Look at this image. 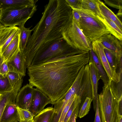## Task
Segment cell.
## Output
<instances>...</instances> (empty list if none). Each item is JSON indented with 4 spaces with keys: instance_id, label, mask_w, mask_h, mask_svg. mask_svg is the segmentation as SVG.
Listing matches in <instances>:
<instances>
[{
    "instance_id": "6da1fadb",
    "label": "cell",
    "mask_w": 122,
    "mask_h": 122,
    "mask_svg": "<svg viewBox=\"0 0 122 122\" xmlns=\"http://www.w3.org/2000/svg\"><path fill=\"white\" fill-rule=\"evenodd\" d=\"M89 60V52H85L30 66L27 68L29 84L46 94L52 105L67 92Z\"/></svg>"
},
{
    "instance_id": "7a4b0ae2",
    "label": "cell",
    "mask_w": 122,
    "mask_h": 122,
    "mask_svg": "<svg viewBox=\"0 0 122 122\" xmlns=\"http://www.w3.org/2000/svg\"><path fill=\"white\" fill-rule=\"evenodd\" d=\"M72 9L65 0H50L44 6L39 22L23 52L27 68L34 56L62 38L63 32L72 19Z\"/></svg>"
},
{
    "instance_id": "3957f363",
    "label": "cell",
    "mask_w": 122,
    "mask_h": 122,
    "mask_svg": "<svg viewBox=\"0 0 122 122\" xmlns=\"http://www.w3.org/2000/svg\"><path fill=\"white\" fill-rule=\"evenodd\" d=\"M73 10L80 13V19L79 27L91 43L102 36L110 33L104 24L92 12L82 8Z\"/></svg>"
},
{
    "instance_id": "277c9868",
    "label": "cell",
    "mask_w": 122,
    "mask_h": 122,
    "mask_svg": "<svg viewBox=\"0 0 122 122\" xmlns=\"http://www.w3.org/2000/svg\"><path fill=\"white\" fill-rule=\"evenodd\" d=\"M98 95L102 122H119L122 115L120 113L118 101L113 95L110 85H104L102 91Z\"/></svg>"
},
{
    "instance_id": "5b68a950",
    "label": "cell",
    "mask_w": 122,
    "mask_h": 122,
    "mask_svg": "<svg viewBox=\"0 0 122 122\" xmlns=\"http://www.w3.org/2000/svg\"><path fill=\"white\" fill-rule=\"evenodd\" d=\"M84 52L73 48L62 38L53 42L45 50L35 55L30 66L40 64L55 58L66 57Z\"/></svg>"
},
{
    "instance_id": "8992f818",
    "label": "cell",
    "mask_w": 122,
    "mask_h": 122,
    "mask_svg": "<svg viewBox=\"0 0 122 122\" xmlns=\"http://www.w3.org/2000/svg\"><path fill=\"white\" fill-rule=\"evenodd\" d=\"M36 5L29 7H9L2 8L0 22L6 27H19L25 24L37 10Z\"/></svg>"
},
{
    "instance_id": "52a82bcc",
    "label": "cell",
    "mask_w": 122,
    "mask_h": 122,
    "mask_svg": "<svg viewBox=\"0 0 122 122\" xmlns=\"http://www.w3.org/2000/svg\"><path fill=\"white\" fill-rule=\"evenodd\" d=\"M62 38L73 48L85 52L92 49V43L85 36L73 18L64 30Z\"/></svg>"
},
{
    "instance_id": "ba28073f",
    "label": "cell",
    "mask_w": 122,
    "mask_h": 122,
    "mask_svg": "<svg viewBox=\"0 0 122 122\" xmlns=\"http://www.w3.org/2000/svg\"><path fill=\"white\" fill-rule=\"evenodd\" d=\"M92 49L95 52L105 70L109 79V84L112 81L116 82L119 81L122 76H119L114 72L110 66L104 51L103 46L98 40L92 43Z\"/></svg>"
},
{
    "instance_id": "9c48e42d",
    "label": "cell",
    "mask_w": 122,
    "mask_h": 122,
    "mask_svg": "<svg viewBox=\"0 0 122 122\" xmlns=\"http://www.w3.org/2000/svg\"><path fill=\"white\" fill-rule=\"evenodd\" d=\"M51 103L50 99L46 94L34 88L32 102L28 110L35 116L44 109L46 105Z\"/></svg>"
},
{
    "instance_id": "30bf717a",
    "label": "cell",
    "mask_w": 122,
    "mask_h": 122,
    "mask_svg": "<svg viewBox=\"0 0 122 122\" xmlns=\"http://www.w3.org/2000/svg\"><path fill=\"white\" fill-rule=\"evenodd\" d=\"M34 88L27 84L20 88L16 97L15 104L22 109L28 110L31 104Z\"/></svg>"
},
{
    "instance_id": "8fae6325",
    "label": "cell",
    "mask_w": 122,
    "mask_h": 122,
    "mask_svg": "<svg viewBox=\"0 0 122 122\" xmlns=\"http://www.w3.org/2000/svg\"><path fill=\"white\" fill-rule=\"evenodd\" d=\"M7 64L9 72L17 73L22 77L25 76L27 67L25 59L23 52L20 51Z\"/></svg>"
},
{
    "instance_id": "7c38bea8",
    "label": "cell",
    "mask_w": 122,
    "mask_h": 122,
    "mask_svg": "<svg viewBox=\"0 0 122 122\" xmlns=\"http://www.w3.org/2000/svg\"><path fill=\"white\" fill-rule=\"evenodd\" d=\"M20 33L19 27L16 26L6 27L0 32L1 55L12 40Z\"/></svg>"
},
{
    "instance_id": "4fadbf2b",
    "label": "cell",
    "mask_w": 122,
    "mask_h": 122,
    "mask_svg": "<svg viewBox=\"0 0 122 122\" xmlns=\"http://www.w3.org/2000/svg\"><path fill=\"white\" fill-rule=\"evenodd\" d=\"M106 48L117 55L122 56V43L121 41L110 33L104 35L98 40Z\"/></svg>"
},
{
    "instance_id": "5bb4252c",
    "label": "cell",
    "mask_w": 122,
    "mask_h": 122,
    "mask_svg": "<svg viewBox=\"0 0 122 122\" xmlns=\"http://www.w3.org/2000/svg\"><path fill=\"white\" fill-rule=\"evenodd\" d=\"M23 81L22 78L15 84L11 90L1 95L0 110L4 111L5 106L10 104H15L17 96L20 89Z\"/></svg>"
},
{
    "instance_id": "9a60e30c",
    "label": "cell",
    "mask_w": 122,
    "mask_h": 122,
    "mask_svg": "<svg viewBox=\"0 0 122 122\" xmlns=\"http://www.w3.org/2000/svg\"><path fill=\"white\" fill-rule=\"evenodd\" d=\"M88 64L92 92V101L94 110H96L97 102L98 101V82L100 79L97 71L93 62L89 60Z\"/></svg>"
},
{
    "instance_id": "2e32d148",
    "label": "cell",
    "mask_w": 122,
    "mask_h": 122,
    "mask_svg": "<svg viewBox=\"0 0 122 122\" xmlns=\"http://www.w3.org/2000/svg\"><path fill=\"white\" fill-rule=\"evenodd\" d=\"M20 33L17 35L12 40L1 55L4 62H7L13 58L20 51Z\"/></svg>"
},
{
    "instance_id": "e0dca14e",
    "label": "cell",
    "mask_w": 122,
    "mask_h": 122,
    "mask_svg": "<svg viewBox=\"0 0 122 122\" xmlns=\"http://www.w3.org/2000/svg\"><path fill=\"white\" fill-rule=\"evenodd\" d=\"M19 119L15 104L6 106L2 113L0 122H19Z\"/></svg>"
},
{
    "instance_id": "ac0fdd59",
    "label": "cell",
    "mask_w": 122,
    "mask_h": 122,
    "mask_svg": "<svg viewBox=\"0 0 122 122\" xmlns=\"http://www.w3.org/2000/svg\"><path fill=\"white\" fill-rule=\"evenodd\" d=\"M37 1L34 0H0V8L28 7L35 5Z\"/></svg>"
},
{
    "instance_id": "d6986e66",
    "label": "cell",
    "mask_w": 122,
    "mask_h": 122,
    "mask_svg": "<svg viewBox=\"0 0 122 122\" xmlns=\"http://www.w3.org/2000/svg\"><path fill=\"white\" fill-rule=\"evenodd\" d=\"M103 46L104 52L110 66L113 70L118 74L117 69L119 72L122 64V56H118L114 52Z\"/></svg>"
},
{
    "instance_id": "ffe728a7",
    "label": "cell",
    "mask_w": 122,
    "mask_h": 122,
    "mask_svg": "<svg viewBox=\"0 0 122 122\" xmlns=\"http://www.w3.org/2000/svg\"><path fill=\"white\" fill-rule=\"evenodd\" d=\"M89 52L90 60L94 64L97 71L100 79L102 80L104 85L108 84L109 79L97 55L92 49L90 50Z\"/></svg>"
},
{
    "instance_id": "44dd1931",
    "label": "cell",
    "mask_w": 122,
    "mask_h": 122,
    "mask_svg": "<svg viewBox=\"0 0 122 122\" xmlns=\"http://www.w3.org/2000/svg\"><path fill=\"white\" fill-rule=\"evenodd\" d=\"M97 0L98 6L103 17L111 19L122 30V22L117 15L107 7L102 1L99 0Z\"/></svg>"
},
{
    "instance_id": "7402d4cb",
    "label": "cell",
    "mask_w": 122,
    "mask_h": 122,
    "mask_svg": "<svg viewBox=\"0 0 122 122\" xmlns=\"http://www.w3.org/2000/svg\"><path fill=\"white\" fill-rule=\"evenodd\" d=\"M98 17L106 27L110 33L122 41V30L117 25L109 18L104 17L103 19H102Z\"/></svg>"
},
{
    "instance_id": "603a6c76",
    "label": "cell",
    "mask_w": 122,
    "mask_h": 122,
    "mask_svg": "<svg viewBox=\"0 0 122 122\" xmlns=\"http://www.w3.org/2000/svg\"><path fill=\"white\" fill-rule=\"evenodd\" d=\"M20 33V51L23 52L25 49L28 40L31 36V33L32 31L30 28H26L24 25H22L19 27Z\"/></svg>"
},
{
    "instance_id": "cb8c5ba5",
    "label": "cell",
    "mask_w": 122,
    "mask_h": 122,
    "mask_svg": "<svg viewBox=\"0 0 122 122\" xmlns=\"http://www.w3.org/2000/svg\"><path fill=\"white\" fill-rule=\"evenodd\" d=\"M81 5L82 9L90 10L99 18H104L98 6L97 0H82Z\"/></svg>"
},
{
    "instance_id": "d4e9b609",
    "label": "cell",
    "mask_w": 122,
    "mask_h": 122,
    "mask_svg": "<svg viewBox=\"0 0 122 122\" xmlns=\"http://www.w3.org/2000/svg\"><path fill=\"white\" fill-rule=\"evenodd\" d=\"M54 110L52 107L44 109L34 117V121L35 122H49Z\"/></svg>"
},
{
    "instance_id": "484cf974",
    "label": "cell",
    "mask_w": 122,
    "mask_h": 122,
    "mask_svg": "<svg viewBox=\"0 0 122 122\" xmlns=\"http://www.w3.org/2000/svg\"><path fill=\"white\" fill-rule=\"evenodd\" d=\"M19 122H28L33 120L34 115L28 110L22 109L16 106Z\"/></svg>"
},
{
    "instance_id": "4316f807",
    "label": "cell",
    "mask_w": 122,
    "mask_h": 122,
    "mask_svg": "<svg viewBox=\"0 0 122 122\" xmlns=\"http://www.w3.org/2000/svg\"><path fill=\"white\" fill-rule=\"evenodd\" d=\"M110 85L112 92L118 101L122 100V78L118 82L112 81Z\"/></svg>"
},
{
    "instance_id": "83f0119b",
    "label": "cell",
    "mask_w": 122,
    "mask_h": 122,
    "mask_svg": "<svg viewBox=\"0 0 122 122\" xmlns=\"http://www.w3.org/2000/svg\"><path fill=\"white\" fill-rule=\"evenodd\" d=\"M92 101V98L86 97L83 103L82 106L79 110L77 117L81 118L86 115L89 112Z\"/></svg>"
},
{
    "instance_id": "f1b7e54d",
    "label": "cell",
    "mask_w": 122,
    "mask_h": 122,
    "mask_svg": "<svg viewBox=\"0 0 122 122\" xmlns=\"http://www.w3.org/2000/svg\"><path fill=\"white\" fill-rule=\"evenodd\" d=\"M13 88L9 83L6 75L0 74V94L11 90Z\"/></svg>"
},
{
    "instance_id": "f546056e",
    "label": "cell",
    "mask_w": 122,
    "mask_h": 122,
    "mask_svg": "<svg viewBox=\"0 0 122 122\" xmlns=\"http://www.w3.org/2000/svg\"><path fill=\"white\" fill-rule=\"evenodd\" d=\"M81 102L82 101L81 98L76 95L66 114L63 122H68L73 112L77 107L80 106Z\"/></svg>"
},
{
    "instance_id": "4dcf8cb0",
    "label": "cell",
    "mask_w": 122,
    "mask_h": 122,
    "mask_svg": "<svg viewBox=\"0 0 122 122\" xmlns=\"http://www.w3.org/2000/svg\"><path fill=\"white\" fill-rule=\"evenodd\" d=\"M6 76L9 83L12 88L20 79L22 77L17 73L11 72H9Z\"/></svg>"
},
{
    "instance_id": "1f68e13d",
    "label": "cell",
    "mask_w": 122,
    "mask_h": 122,
    "mask_svg": "<svg viewBox=\"0 0 122 122\" xmlns=\"http://www.w3.org/2000/svg\"><path fill=\"white\" fill-rule=\"evenodd\" d=\"M76 95L75 94L73 95L66 103L61 112L58 122H63L65 116Z\"/></svg>"
},
{
    "instance_id": "d6a6232c",
    "label": "cell",
    "mask_w": 122,
    "mask_h": 122,
    "mask_svg": "<svg viewBox=\"0 0 122 122\" xmlns=\"http://www.w3.org/2000/svg\"><path fill=\"white\" fill-rule=\"evenodd\" d=\"M105 3L109 6L119 9H122V0H104Z\"/></svg>"
},
{
    "instance_id": "836d02e7",
    "label": "cell",
    "mask_w": 122,
    "mask_h": 122,
    "mask_svg": "<svg viewBox=\"0 0 122 122\" xmlns=\"http://www.w3.org/2000/svg\"><path fill=\"white\" fill-rule=\"evenodd\" d=\"M66 2L72 10L82 9V0H65Z\"/></svg>"
},
{
    "instance_id": "e575fe53",
    "label": "cell",
    "mask_w": 122,
    "mask_h": 122,
    "mask_svg": "<svg viewBox=\"0 0 122 122\" xmlns=\"http://www.w3.org/2000/svg\"><path fill=\"white\" fill-rule=\"evenodd\" d=\"M9 72L7 62H4L2 57H0V74L6 75Z\"/></svg>"
},
{
    "instance_id": "d590c367",
    "label": "cell",
    "mask_w": 122,
    "mask_h": 122,
    "mask_svg": "<svg viewBox=\"0 0 122 122\" xmlns=\"http://www.w3.org/2000/svg\"><path fill=\"white\" fill-rule=\"evenodd\" d=\"M72 10V18L79 27L80 19V14L77 11L74 10Z\"/></svg>"
},
{
    "instance_id": "8d00e7d4",
    "label": "cell",
    "mask_w": 122,
    "mask_h": 122,
    "mask_svg": "<svg viewBox=\"0 0 122 122\" xmlns=\"http://www.w3.org/2000/svg\"><path fill=\"white\" fill-rule=\"evenodd\" d=\"M96 113L94 122H102L100 115L98 106V101L97 102Z\"/></svg>"
},
{
    "instance_id": "74e56055",
    "label": "cell",
    "mask_w": 122,
    "mask_h": 122,
    "mask_svg": "<svg viewBox=\"0 0 122 122\" xmlns=\"http://www.w3.org/2000/svg\"><path fill=\"white\" fill-rule=\"evenodd\" d=\"M79 109L77 108L73 112L68 122H76V119L78 116Z\"/></svg>"
},
{
    "instance_id": "f35d334b",
    "label": "cell",
    "mask_w": 122,
    "mask_h": 122,
    "mask_svg": "<svg viewBox=\"0 0 122 122\" xmlns=\"http://www.w3.org/2000/svg\"><path fill=\"white\" fill-rule=\"evenodd\" d=\"M6 27V26H4L0 23V32Z\"/></svg>"
},
{
    "instance_id": "ab89813d",
    "label": "cell",
    "mask_w": 122,
    "mask_h": 122,
    "mask_svg": "<svg viewBox=\"0 0 122 122\" xmlns=\"http://www.w3.org/2000/svg\"><path fill=\"white\" fill-rule=\"evenodd\" d=\"M117 15L122 16V10H119L118 12Z\"/></svg>"
},
{
    "instance_id": "60d3db41",
    "label": "cell",
    "mask_w": 122,
    "mask_h": 122,
    "mask_svg": "<svg viewBox=\"0 0 122 122\" xmlns=\"http://www.w3.org/2000/svg\"><path fill=\"white\" fill-rule=\"evenodd\" d=\"M3 111V110H0V121L1 117Z\"/></svg>"
},
{
    "instance_id": "b9f144b4",
    "label": "cell",
    "mask_w": 122,
    "mask_h": 122,
    "mask_svg": "<svg viewBox=\"0 0 122 122\" xmlns=\"http://www.w3.org/2000/svg\"><path fill=\"white\" fill-rule=\"evenodd\" d=\"M1 9L0 8V17L1 16Z\"/></svg>"
},
{
    "instance_id": "7bdbcfd3",
    "label": "cell",
    "mask_w": 122,
    "mask_h": 122,
    "mask_svg": "<svg viewBox=\"0 0 122 122\" xmlns=\"http://www.w3.org/2000/svg\"><path fill=\"white\" fill-rule=\"evenodd\" d=\"M28 122H35L34 121V120H33L32 121H29Z\"/></svg>"
},
{
    "instance_id": "ee69618b",
    "label": "cell",
    "mask_w": 122,
    "mask_h": 122,
    "mask_svg": "<svg viewBox=\"0 0 122 122\" xmlns=\"http://www.w3.org/2000/svg\"><path fill=\"white\" fill-rule=\"evenodd\" d=\"M119 122H122V118L120 120Z\"/></svg>"
},
{
    "instance_id": "f6af8a7d",
    "label": "cell",
    "mask_w": 122,
    "mask_h": 122,
    "mask_svg": "<svg viewBox=\"0 0 122 122\" xmlns=\"http://www.w3.org/2000/svg\"><path fill=\"white\" fill-rule=\"evenodd\" d=\"M1 95L0 94V98Z\"/></svg>"
},
{
    "instance_id": "bcb514c9",
    "label": "cell",
    "mask_w": 122,
    "mask_h": 122,
    "mask_svg": "<svg viewBox=\"0 0 122 122\" xmlns=\"http://www.w3.org/2000/svg\"><path fill=\"white\" fill-rule=\"evenodd\" d=\"M0 56H1V55H0Z\"/></svg>"
},
{
    "instance_id": "7dc6e473",
    "label": "cell",
    "mask_w": 122,
    "mask_h": 122,
    "mask_svg": "<svg viewBox=\"0 0 122 122\" xmlns=\"http://www.w3.org/2000/svg\"></svg>"
},
{
    "instance_id": "c3c4849f",
    "label": "cell",
    "mask_w": 122,
    "mask_h": 122,
    "mask_svg": "<svg viewBox=\"0 0 122 122\" xmlns=\"http://www.w3.org/2000/svg\"></svg>"
},
{
    "instance_id": "681fc988",
    "label": "cell",
    "mask_w": 122,
    "mask_h": 122,
    "mask_svg": "<svg viewBox=\"0 0 122 122\" xmlns=\"http://www.w3.org/2000/svg\"></svg>"
}]
</instances>
